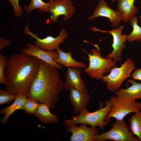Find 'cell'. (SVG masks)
I'll return each instance as SVG.
<instances>
[{"label":"cell","mask_w":141,"mask_h":141,"mask_svg":"<svg viewBox=\"0 0 141 141\" xmlns=\"http://www.w3.org/2000/svg\"><path fill=\"white\" fill-rule=\"evenodd\" d=\"M30 4L28 5H25L24 9L26 13L30 14L35 9H38L39 11L49 13V8L51 2H44L42 0H30Z\"/></svg>","instance_id":"22"},{"label":"cell","mask_w":141,"mask_h":141,"mask_svg":"<svg viewBox=\"0 0 141 141\" xmlns=\"http://www.w3.org/2000/svg\"><path fill=\"white\" fill-rule=\"evenodd\" d=\"M108 18L111 26L114 28L117 26L122 20L121 13L119 11L112 9L104 0H99L92 15L89 18V20L99 17Z\"/></svg>","instance_id":"12"},{"label":"cell","mask_w":141,"mask_h":141,"mask_svg":"<svg viewBox=\"0 0 141 141\" xmlns=\"http://www.w3.org/2000/svg\"><path fill=\"white\" fill-rule=\"evenodd\" d=\"M39 103L35 100L28 98L27 102L20 109L25 111L29 114H34L38 108Z\"/></svg>","instance_id":"24"},{"label":"cell","mask_w":141,"mask_h":141,"mask_svg":"<svg viewBox=\"0 0 141 141\" xmlns=\"http://www.w3.org/2000/svg\"><path fill=\"white\" fill-rule=\"evenodd\" d=\"M26 45L27 47L21 49V52L35 57L47 64L56 67L58 69L61 70L63 69L61 64L57 63L54 60V58L58 57V53L57 50L49 52L41 49L35 44H27Z\"/></svg>","instance_id":"11"},{"label":"cell","mask_w":141,"mask_h":141,"mask_svg":"<svg viewBox=\"0 0 141 141\" xmlns=\"http://www.w3.org/2000/svg\"><path fill=\"white\" fill-rule=\"evenodd\" d=\"M124 27L123 25H121L118 28L113 29L109 31L100 30L94 27L91 28L92 31H99L103 33L108 32L113 36V42L111 46L113 50L111 53L106 56L105 58H112L116 62L121 61L123 50L126 47L125 43L127 40V35L122 34Z\"/></svg>","instance_id":"9"},{"label":"cell","mask_w":141,"mask_h":141,"mask_svg":"<svg viewBox=\"0 0 141 141\" xmlns=\"http://www.w3.org/2000/svg\"><path fill=\"white\" fill-rule=\"evenodd\" d=\"M90 0V1H93V0Z\"/></svg>","instance_id":"32"},{"label":"cell","mask_w":141,"mask_h":141,"mask_svg":"<svg viewBox=\"0 0 141 141\" xmlns=\"http://www.w3.org/2000/svg\"><path fill=\"white\" fill-rule=\"evenodd\" d=\"M135 0H118L117 10L122 15V20L126 22L136 16L139 8L134 4Z\"/></svg>","instance_id":"17"},{"label":"cell","mask_w":141,"mask_h":141,"mask_svg":"<svg viewBox=\"0 0 141 141\" xmlns=\"http://www.w3.org/2000/svg\"><path fill=\"white\" fill-rule=\"evenodd\" d=\"M107 140L115 141H138V138L130 131L129 127L123 120H117L108 131L95 136L94 141Z\"/></svg>","instance_id":"7"},{"label":"cell","mask_w":141,"mask_h":141,"mask_svg":"<svg viewBox=\"0 0 141 141\" xmlns=\"http://www.w3.org/2000/svg\"><path fill=\"white\" fill-rule=\"evenodd\" d=\"M49 10L51 14V20L56 23L61 15L64 16V21L69 20L75 13L76 9L72 0H58L51 1Z\"/></svg>","instance_id":"10"},{"label":"cell","mask_w":141,"mask_h":141,"mask_svg":"<svg viewBox=\"0 0 141 141\" xmlns=\"http://www.w3.org/2000/svg\"><path fill=\"white\" fill-rule=\"evenodd\" d=\"M139 17L141 19V16H139Z\"/></svg>","instance_id":"31"},{"label":"cell","mask_w":141,"mask_h":141,"mask_svg":"<svg viewBox=\"0 0 141 141\" xmlns=\"http://www.w3.org/2000/svg\"><path fill=\"white\" fill-rule=\"evenodd\" d=\"M110 100L111 107L106 118V120L109 122L111 118H114L117 120H123L129 114L135 113L141 110V102H139L125 101L116 96L112 97Z\"/></svg>","instance_id":"6"},{"label":"cell","mask_w":141,"mask_h":141,"mask_svg":"<svg viewBox=\"0 0 141 141\" xmlns=\"http://www.w3.org/2000/svg\"><path fill=\"white\" fill-rule=\"evenodd\" d=\"M10 2L13 7V10L16 17H21L24 14L22 9L19 4V0H6Z\"/></svg>","instance_id":"27"},{"label":"cell","mask_w":141,"mask_h":141,"mask_svg":"<svg viewBox=\"0 0 141 141\" xmlns=\"http://www.w3.org/2000/svg\"><path fill=\"white\" fill-rule=\"evenodd\" d=\"M129 130L141 141V110L135 113L129 120Z\"/></svg>","instance_id":"21"},{"label":"cell","mask_w":141,"mask_h":141,"mask_svg":"<svg viewBox=\"0 0 141 141\" xmlns=\"http://www.w3.org/2000/svg\"><path fill=\"white\" fill-rule=\"evenodd\" d=\"M80 69L67 67L66 80L63 88L70 91L72 89H77L83 92H87L85 84L82 79Z\"/></svg>","instance_id":"14"},{"label":"cell","mask_w":141,"mask_h":141,"mask_svg":"<svg viewBox=\"0 0 141 141\" xmlns=\"http://www.w3.org/2000/svg\"><path fill=\"white\" fill-rule=\"evenodd\" d=\"M82 50L88 54L89 61L88 67L84 70L92 78L101 79L104 74L110 73L116 66V62L112 58L102 57L100 50L97 48L91 49L90 54L83 48Z\"/></svg>","instance_id":"4"},{"label":"cell","mask_w":141,"mask_h":141,"mask_svg":"<svg viewBox=\"0 0 141 141\" xmlns=\"http://www.w3.org/2000/svg\"><path fill=\"white\" fill-rule=\"evenodd\" d=\"M136 69L134 61L128 58L119 67H115L113 68L108 75L103 76L101 80L106 83L107 89L115 92L120 89L126 79L131 76V72Z\"/></svg>","instance_id":"5"},{"label":"cell","mask_w":141,"mask_h":141,"mask_svg":"<svg viewBox=\"0 0 141 141\" xmlns=\"http://www.w3.org/2000/svg\"><path fill=\"white\" fill-rule=\"evenodd\" d=\"M28 99L26 96L19 94L17 95L14 102L10 105L2 109L0 111L1 114H3L4 116L1 120L2 124L6 123L10 115L16 110L20 109Z\"/></svg>","instance_id":"20"},{"label":"cell","mask_w":141,"mask_h":141,"mask_svg":"<svg viewBox=\"0 0 141 141\" xmlns=\"http://www.w3.org/2000/svg\"><path fill=\"white\" fill-rule=\"evenodd\" d=\"M50 0V1H57V0Z\"/></svg>","instance_id":"30"},{"label":"cell","mask_w":141,"mask_h":141,"mask_svg":"<svg viewBox=\"0 0 141 141\" xmlns=\"http://www.w3.org/2000/svg\"><path fill=\"white\" fill-rule=\"evenodd\" d=\"M131 86L126 89L120 88L114 94L118 97L124 100L134 102L138 99H141V83H137L133 79L127 80Z\"/></svg>","instance_id":"15"},{"label":"cell","mask_w":141,"mask_h":141,"mask_svg":"<svg viewBox=\"0 0 141 141\" xmlns=\"http://www.w3.org/2000/svg\"><path fill=\"white\" fill-rule=\"evenodd\" d=\"M40 60L21 52L10 56L4 70L6 89L10 93L28 97L38 73Z\"/></svg>","instance_id":"1"},{"label":"cell","mask_w":141,"mask_h":141,"mask_svg":"<svg viewBox=\"0 0 141 141\" xmlns=\"http://www.w3.org/2000/svg\"><path fill=\"white\" fill-rule=\"evenodd\" d=\"M131 77L133 79L139 80L141 82V68L136 69L132 73Z\"/></svg>","instance_id":"28"},{"label":"cell","mask_w":141,"mask_h":141,"mask_svg":"<svg viewBox=\"0 0 141 141\" xmlns=\"http://www.w3.org/2000/svg\"><path fill=\"white\" fill-rule=\"evenodd\" d=\"M17 95L9 93L7 90H0V104L8 103L16 98Z\"/></svg>","instance_id":"25"},{"label":"cell","mask_w":141,"mask_h":141,"mask_svg":"<svg viewBox=\"0 0 141 141\" xmlns=\"http://www.w3.org/2000/svg\"><path fill=\"white\" fill-rule=\"evenodd\" d=\"M24 31L25 33L35 39V45L42 50L49 52L54 51L59 48L60 44L64 42L68 36L66 30L63 28L61 29L57 37H54L49 36L43 39L40 38L37 34L30 31L27 25L25 26Z\"/></svg>","instance_id":"8"},{"label":"cell","mask_w":141,"mask_h":141,"mask_svg":"<svg viewBox=\"0 0 141 141\" xmlns=\"http://www.w3.org/2000/svg\"><path fill=\"white\" fill-rule=\"evenodd\" d=\"M111 105L110 99H107L105 101V106L104 108L101 107L95 112H90L86 108H83L81 110L78 115L73 116L70 120L64 121V125L66 127L85 124L93 127L98 126L103 130L109 123L106 118L110 110Z\"/></svg>","instance_id":"3"},{"label":"cell","mask_w":141,"mask_h":141,"mask_svg":"<svg viewBox=\"0 0 141 141\" xmlns=\"http://www.w3.org/2000/svg\"><path fill=\"white\" fill-rule=\"evenodd\" d=\"M57 69L40 60L38 73L28 97L46 103L52 110L58 103L59 94L63 88Z\"/></svg>","instance_id":"2"},{"label":"cell","mask_w":141,"mask_h":141,"mask_svg":"<svg viewBox=\"0 0 141 141\" xmlns=\"http://www.w3.org/2000/svg\"><path fill=\"white\" fill-rule=\"evenodd\" d=\"M6 57L0 52V84L5 85L6 83L4 76V70L6 66L8 64V60Z\"/></svg>","instance_id":"26"},{"label":"cell","mask_w":141,"mask_h":141,"mask_svg":"<svg viewBox=\"0 0 141 141\" xmlns=\"http://www.w3.org/2000/svg\"><path fill=\"white\" fill-rule=\"evenodd\" d=\"M69 91V97L73 106V111L75 114H78L81 110L87 107L90 99V96L87 92H83L75 89H72Z\"/></svg>","instance_id":"16"},{"label":"cell","mask_w":141,"mask_h":141,"mask_svg":"<svg viewBox=\"0 0 141 141\" xmlns=\"http://www.w3.org/2000/svg\"><path fill=\"white\" fill-rule=\"evenodd\" d=\"M138 21L136 16L129 21L133 28L132 31L127 37V40L130 42L141 41V27L138 25Z\"/></svg>","instance_id":"23"},{"label":"cell","mask_w":141,"mask_h":141,"mask_svg":"<svg viewBox=\"0 0 141 141\" xmlns=\"http://www.w3.org/2000/svg\"><path fill=\"white\" fill-rule=\"evenodd\" d=\"M50 108L49 106L46 103H40L34 114L43 123H58V120L57 116L51 114L49 110Z\"/></svg>","instance_id":"19"},{"label":"cell","mask_w":141,"mask_h":141,"mask_svg":"<svg viewBox=\"0 0 141 141\" xmlns=\"http://www.w3.org/2000/svg\"><path fill=\"white\" fill-rule=\"evenodd\" d=\"M11 43L10 39H6L1 37L0 38V50L4 48L6 46L10 45Z\"/></svg>","instance_id":"29"},{"label":"cell","mask_w":141,"mask_h":141,"mask_svg":"<svg viewBox=\"0 0 141 141\" xmlns=\"http://www.w3.org/2000/svg\"><path fill=\"white\" fill-rule=\"evenodd\" d=\"M58 53V57L54 59L56 63L60 64L67 67L81 69L82 68H86L87 66L86 64L82 62L78 61L73 58L70 52H65L59 48L56 50Z\"/></svg>","instance_id":"18"},{"label":"cell","mask_w":141,"mask_h":141,"mask_svg":"<svg viewBox=\"0 0 141 141\" xmlns=\"http://www.w3.org/2000/svg\"><path fill=\"white\" fill-rule=\"evenodd\" d=\"M65 129L67 132L72 133L71 141H94V136L99 133L97 128L89 127L85 124H81L79 127L76 125L66 126Z\"/></svg>","instance_id":"13"}]
</instances>
